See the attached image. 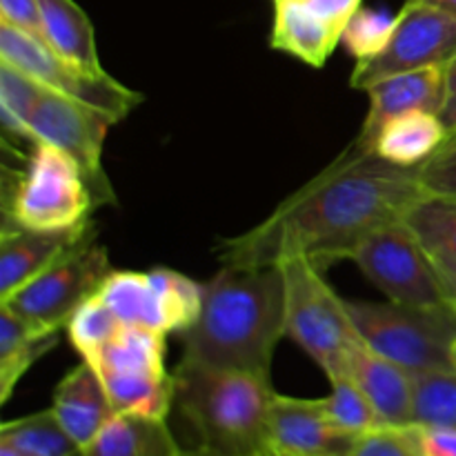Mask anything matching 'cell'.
Masks as SVG:
<instances>
[{"label": "cell", "mask_w": 456, "mask_h": 456, "mask_svg": "<svg viewBox=\"0 0 456 456\" xmlns=\"http://www.w3.org/2000/svg\"><path fill=\"white\" fill-rule=\"evenodd\" d=\"M346 374L368 396L381 426L405 428L412 423L414 377L410 370L361 343L347 359Z\"/></svg>", "instance_id": "obj_16"}, {"label": "cell", "mask_w": 456, "mask_h": 456, "mask_svg": "<svg viewBox=\"0 0 456 456\" xmlns=\"http://www.w3.org/2000/svg\"><path fill=\"white\" fill-rule=\"evenodd\" d=\"M330 395L323 396V408L328 412L330 421L343 432L350 435H365V432L381 428L377 412L370 405L368 396L361 392V387L352 381L350 374H338V377L328 379Z\"/></svg>", "instance_id": "obj_29"}, {"label": "cell", "mask_w": 456, "mask_h": 456, "mask_svg": "<svg viewBox=\"0 0 456 456\" xmlns=\"http://www.w3.org/2000/svg\"><path fill=\"white\" fill-rule=\"evenodd\" d=\"M274 12L272 47L310 67H323L341 43V34L303 0H274Z\"/></svg>", "instance_id": "obj_19"}, {"label": "cell", "mask_w": 456, "mask_h": 456, "mask_svg": "<svg viewBox=\"0 0 456 456\" xmlns=\"http://www.w3.org/2000/svg\"><path fill=\"white\" fill-rule=\"evenodd\" d=\"M120 330H123V323H120L118 316L102 301V297L98 292L94 297H89L87 301L80 303L65 325L67 341L78 352L80 359L87 361V363H94V359L101 354L102 347Z\"/></svg>", "instance_id": "obj_27"}, {"label": "cell", "mask_w": 456, "mask_h": 456, "mask_svg": "<svg viewBox=\"0 0 456 456\" xmlns=\"http://www.w3.org/2000/svg\"><path fill=\"white\" fill-rule=\"evenodd\" d=\"M111 125H116V120L105 111L78 98L40 87L27 120V132L31 142H47L78 163L98 208L114 203L110 178L102 169V150Z\"/></svg>", "instance_id": "obj_11"}, {"label": "cell", "mask_w": 456, "mask_h": 456, "mask_svg": "<svg viewBox=\"0 0 456 456\" xmlns=\"http://www.w3.org/2000/svg\"><path fill=\"white\" fill-rule=\"evenodd\" d=\"M258 456H303V454H289V452H283V450H279V448H274V445L267 444V448L263 450V452L258 454Z\"/></svg>", "instance_id": "obj_41"}, {"label": "cell", "mask_w": 456, "mask_h": 456, "mask_svg": "<svg viewBox=\"0 0 456 456\" xmlns=\"http://www.w3.org/2000/svg\"><path fill=\"white\" fill-rule=\"evenodd\" d=\"M94 208L92 187L78 163L47 142H34L4 205V223L36 232L83 230Z\"/></svg>", "instance_id": "obj_5"}, {"label": "cell", "mask_w": 456, "mask_h": 456, "mask_svg": "<svg viewBox=\"0 0 456 456\" xmlns=\"http://www.w3.org/2000/svg\"><path fill=\"white\" fill-rule=\"evenodd\" d=\"M89 227L92 225L69 232H36L4 223L0 236V301L61 261L92 232Z\"/></svg>", "instance_id": "obj_15"}, {"label": "cell", "mask_w": 456, "mask_h": 456, "mask_svg": "<svg viewBox=\"0 0 456 456\" xmlns=\"http://www.w3.org/2000/svg\"><path fill=\"white\" fill-rule=\"evenodd\" d=\"M0 456H27L22 450H18L16 445L7 444V441H0Z\"/></svg>", "instance_id": "obj_40"}, {"label": "cell", "mask_w": 456, "mask_h": 456, "mask_svg": "<svg viewBox=\"0 0 456 456\" xmlns=\"http://www.w3.org/2000/svg\"><path fill=\"white\" fill-rule=\"evenodd\" d=\"M454 58L456 16L432 4L405 0L386 47L365 61H356L350 85L365 92L387 76L426 67H450Z\"/></svg>", "instance_id": "obj_12"}, {"label": "cell", "mask_w": 456, "mask_h": 456, "mask_svg": "<svg viewBox=\"0 0 456 456\" xmlns=\"http://www.w3.org/2000/svg\"><path fill=\"white\" fill-rule=\"evenodd\" d=\"M454 307H456V301H454Z\"/></svg>", "instance_id": "obj_44"}, {"label": "cell", "mask_w": 456, "mask_h": 456, "mask_svg": "<svg viewBox=\"0 0 456 456\" xmlns=\"http://www.w3.org/2000/svg\"><path fill=\"white\" fill-rule=\"evenodd\" d=\"M395 22L396 16H390V13L359 7L343 29L341 45H346V49L356 61H365L386 47Z\"/></svg>", "instance_id": "obj_31"}, {"label": "cell", "mask_w": 456, "mask_h": 456, "mask_svg": "<svg viewBox=\"0 0 456 456\" xmlns=\"http://www.w3.org/2000/svg\"><path fill=\"white\" fill-rule=\"evenodd\" d=\"M52 410L80 450L87 448L116 417L101 377L87 361L61 379L53 390Z\"/></svg>", "instance_id": "obj_17"}, {"label": "cell", "mask_w": 456, "mask_h": 456, "mask_svg": "<svg viewBox=\"0 0 456 456\" xmlns=\"http://www.w3.org/2000/svg\"><path fill=\"white\" fill-rule=\"evenodd\" d=\"M423 456H456V428L410 426Z\"/></svg>", "instance_id": "obj_35"}, {"label": "cell", "mask_w": 456, "mask_h": 456, "mask_svg": "<svg viewBox=\"0 0 456 456\" xmlns=\"http://www.w3.org/2000/svg\"><path fill=\"white\" fill-rule=\"evenodd\" d=\"M110 272V254L94 243L89 232L61 261L0 301V305L9 307L31 328L62 332L76 307L101 289Z\"/></svg>", "instance_id": "obj_10"}, {"label": "cell", "mask_w": 456, "mask_h": 456, "mask_svg": "<svg viewBox=\"0 0 456 456\" xmlns=\"http://www.w3.org/2000/svg\"><path fill=\"white\" fill-rule=\"evenodd\" d=\"M414 3L432 4V7L444 9V12H448V13H452V16H456V0H414Z\"/></svg>", "instance_id": "obj_39"}, {"label": "cell", "mask_w": 456, "mask_h": 456, "mask_svg": "<svg viewBox=\"0 0 456 456\" xmlns=\"http://www.w3.org/2000/svg\"><path fill=\"white\" fill-rule=\"evenodd\" d=\"M439 274H441V279H444L445 289H448V294H450V301H452V305H454V301H456V267L454 270H439Z\"/></svg>", "instance_id": "obj_38"}, {"label": "cell", "mask_w": 456, "mask_h": 456, "mask_svg": "<svg viewBox=\"0 0 456 456\" xmlns=\"http://www.w3.org/2000/svg\"><path fill=\"white\" fill-rule=\"evenodd\" d=\"M448 129L435 111H408L379 127L368 151L399 167H421L448 141Z\"/></svg>", "instance_id": "obj_18"}, {"label": "cell", "mask_w": 456, "mask_h": 456, "mask_svg": "<svg viewBox=\"0 0 456 456\" xmlns=\"http://www.w3.org/2000/svg\"><path fill=\"white\" fill-rule=\"evenodd\" d=\"M38 7L45 43L58 56L87 69H102L94 25L80 4L74 0H38Z\"/></svg>", "instance_id": "obj_22"}, {"label": "cell", "mask_w": 456, "mask_h": 456, "mask_svg": "<svg viewBox=\"0 0 456 456\" xmlns=\"http://www.w3.org/2000/svg\"><path fill=\"white\" fill-rule=\"evenodd\" d=\"M350 261L387 301L408 307L452 305L439 270L403 218L370 232L352 249Z\"/></svg>", "instance_id": "obj_8"}, {"label": "cell", "mask_w": 456, "mask_h": 456, "mask_svg": "<svg viewBox=\"0 0 456 456\" xmlns=\"http://www.w3.org/2000/svg\"><path fill=\"white\" fill-rule=\"evenodd\" d=\"M98 294L123 325H138L167 334L163 303L150 272L111 270Z\"/></svg>", "instance_id": "obj_24"}, {"label": "cell", "mask_w": 456, "mask_h": 456, "mask_svg": "<svg viewBox=\"0 0 456 456\" xmlns=\"http://www.w3.org/2000/svg\"><path fill=\"white\" fill-rule=\"evenodd\" d=\"M0 61L25 71L43 87L105 111L116 123L127 118L142 102V94L125 87L105 69H87L78 62L67 61L45 40L4 22H0Z\"/></svg>", "instance_id": "obj_9"}, {"label": "cell", "mask_w": 456, "mask_h": 456, "mask_svg": "<svg viewBox=\"0 0 456 456\" xmlns=\"http://www.w3.org/2000/svg\"><path fill=\"white\" fill-rule=\"evenodd\" d=\"M61 332L31 328L27 321L0 305V403H7L31 365L58 343Z\"/></svg>", "instance_id": "obj_21"}, {"label": "cell", "mask_w": 456, "mask_h": 456, "mask_svg": "<svg viewBox=\"0 0 456 456\" xmlns=\"http://www.w3.org/2000/svg\"><path fill=\"white\" fill-rule=\"evenodd\" d=\"M350 456H423L410 426L374 428L356 439Z\"/></svg>", "instance_id": "obj_32"}, {"label": "cell", "mask_w": 456, "mask_h": 456, "mask_svg": "<svg viewBox=\"0 0 456 456\" xmlns=\"http://www.w3.org/2000/svg\"><path fill=\"white\" fill-rule=\"evenodd\" d=\"M450 359H452V370L456 372V338L452 343V350H450Z\"/></svg>", "instance_id": "obj_43"}, {"label": "cell", "mask_w": 456, "mask_h": 456, "mask_svg": "<svg viewBox=\"0 0 456 456\" xmlns=\"http://www.w3.org/2000/svg\"><path fill=\"white\" fill-rule=\"evenodd\" d=\"M181 456H221V454H216V452H209V450H205V448H199V445H196L194 450H183Z\"/></svg>", "instance_id": "obj_42"}, {"label": "cell", "mask_w": 456, "mask_h": 456, "mask_svg": "<svg viewBox=\"0 0 456 456\" xmlns=\"http://www.w3.org/2000/svg\"><path fill=\"white\" fill-rule=\"evenodd\" d=\"M0 441L16 445L27 456H78L80 448L61 426L53 410L27 414V417L4 421L0 428Z\"/></svg>", "instance_id": "obj_25"}, {"label": "cell", "mask_w": 456, "mask_h": 456, "mask_svg": "<svg viewBox=\"0 0 456 456\" xmlns=\"http://www.w3.org/2000/svg\"><path fill=\"white\" fill-rule=\"evenodd\" d=\"M356 439L330 421L321 399L276 392L267 417V444L274 448L303 456H350Z\"/></svg>", "instance_id": "obj_13"}, {"label": "cell", "mask_w": 456, "mask_h": 456, "mask_svg": "<svg viewBox=\"0 0 456 456\" xmlns=\"http://www.w3.org/2000/svg\"><path fill=\"white\" fill-rule=\"evenodd\" d=\"M0 22L45 40L38 0H0Z\"/></svg>", "instance_id": "obj_34"}, {"label": "cell", "mask_w": 456, "mask_h": 456, "mask_svg": "<svg viewBox=\"0 0 456 456\" xmlns=\"http://www.w3.org/2000/svg\"><path fill=\"white\" fill-rule=\"evenodd\" d=\"M403 223L423 245L436 270H454L456 196L426 191L405 209Z\"/></svg>", "instance_id": "obj_23"}, {"label": "cell", "mask_w": 456, "mask_h": 456, "mask_svg": "<svg viewBox=\"0 0 456 456\" xmlns=\"http://www.w3.org/2000/svg\"><path fill=\"white\" fill-rule=\"evenodd\" d=\"M412 377V423L410 426L456 428L454 370H428Z\"/></svg>", "instance_id": "obj_26"}, {"label": "cell", "mask_w": 456, "mask_h": 456, "mask_svg": "<svg viewBox=\"0 0 456 456\" xmlns=\"http://www.w3.org/2000/svg\"><path fill=\"white\" fill-rule=\"evenodd\" d=\"M365 92L370 96V110L354 142L368 150L379 127L395 116L419 110L439 114L448 92V67H426L387 76Z\"/></svg>", "instance_id": "obj_14"}, {"label": "cell", "mask_w": 456, "mask_h": 456, "mask_svg": "<svg viewBox=\"0 0 456 456\" xmlns=\"http://www.w3.org/2000/svg\"><path fill=\"white\" fill-rule=\"evenodd\" d=\"M368 347L412 374L452 368L456 307H408L399 303L347 301Z\"/></svg>", "instance_id": "obj_6"}, {"label": "cell", "mask_w": 456, "mask_h": 456, "mask_svg": "<svg viewBox=\"0 0 456 456\" xmlns=\"http://www.w3.org/2000/svg\"><path fill=\"white\" fill-rule=\"evenodd\" d=\"M167 419L116 414L78 456H181Z\"/></svg>", "instance_id": "obj_20"}, {"label": "cell", "mask_w": 456, "mask_h": 456, "mask_svg": "<svg viewBox=\"0 0 456 456\" xmlns=\"http://www.w3.org/2000/svg\"><path fill=\"white\" fill-rule=\"evenodd\" d=\"M426 194L417 167H399L354 141L307 185L252 230L218 245L223 265H276L305 254L321 270L350 254L365 236L403 218Z\"/></svg>", "instance_id": "obj_1"}, {"label": "cell", "mask_w": 456, "mask_h": 456, "mask_svg": "<svg viewBox=\"0 0 456 456\" xmlns=\"http://www.w3.org/2000/svg\"><path fill=\"white\" fill-rule=\"evenodd\" d=\"M150 274L159 288L167 334L185 332L199 319L203 307V283H196L183 272L169 267H156Z\"/></svg>", "instance_id": "obj_28"}, {"label": "cell", "mask_w": 456, "mask_h": 456, "mask_svg": "<svg viewBox=\"0 0 456 456\" xmlns=\"http://www.w3.org/2000/svg\"><path fill=\"white\" fill-rule=\"evenodd\" d=\"M185 363L270 377L285 330V289L279 265H223L203 283V307L185 332Z\"/></svg>", "instance_id": "obj_2"}, {"label": "cell", "mask_w": 456, "mask_h": 456, "mask_svg": "<svg viewBox=\"0 0 456 456\" xmlns=\"http://www.w3.org/2000/svg\"><path fill=\"white\" fill-rule=\"evenodd\" d=\"M40 87L43 85L38 80L9 62L0 61V120H3L4 132L18 138H29L27 120H29Z\"/></svg>", "instance_id": "obj_30"}, {"label": "cell", "mask_w": 456, "mask_h": 456, "mask_svg": "<svg viewBox=\"0 0 456 456\" xmlns=\"http://www.w3.org/2000/svg\"><path fill=\"white\" fill-rule=\"evenodd\" d=\"M165 337L138 325H123L94 359V370L105 386L116 414L167 419L176 383L165 368Z\"/></svg>", "instance_id": "obj_7"}, {"label": "cell", "mask_w": 456, "mask_h": 456, "mask_svg": "<svg viewBox=\"0 0 456 456\" xmlns=\"http://www.w3.org/2000/svg\"><path fill=\"white\" fill-rule=\"evenodd\" d=\"M439 116L441 120H444L450 136H454L456 134V58L448 67V92H445V101H444V107H441Z\"/></svg>", "instance_id": "obj_37"}, {"label": "cell", "mask_w": 456, "mask_h": 456, "mask_svg": "<svg viewBox=\"0 0 456 456\" xmlns=\"http://www.w3.org/2000/svg\"><path fill=\"white\" fill-rule=\"evenodd\" d=\"M421 187L430 194L456 196V134L439 147L435 156L417 167Z\"/></svg>", "instance_id": "obj_33"}, {"label": "cell", "mask_w": 456, "mask_h": 456, "mask_svg": "<svg viewBox=\"0 0 456 456\" xmlns=\"http://www.w3.org/2000/svg\"><path fill=\"white\" fill-rule=\"evenodd\" d=\"M303 3L310 4L330 27H334L341 36L347 20L352 18V13L361 7V0H303Z\"/></svg>", "instance_id": "obj_36"}, {"label": "cell", "mask_w": 456, "mask_h": 456, "mask_svg": "<svg viewBox=\"0 0 456 456\" xmlns=\"http://www.w3.org/2000/svg\"><path fill=\"white\" fill-rule=\"evenodd\" d=\"M174 383V405L199 436V448L221 456H258L267 448L276 396L270 377L181 361Z\"/></svg>", "instance_id": "obj_3"}, {"label": "cell", "mask_w": 456, "mask_h": 456, "mask_svg": "<svg viewBox=\"0 0 456 456\" xmlns=\"http://www.w3.org/2000/svg\"><path fill=\"white\" fill-rule=\"evenodd\" d=\"M276 265L283 274L288 337L328 379L346 374L347 359L363 343L347 301L334 292L323 270L305 254H285Z\"/></svg>", "instance_id": "obj_4"}]
</instances>
